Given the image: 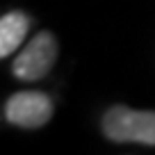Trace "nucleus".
<instances>
[{"label":"nucleus","instance_id":"4","mask_svg":"<svg viewBox=\"0 0 155 155\" xmlns=\"http://www.w3.org/2000/svg\"><path fill=\"white\" fill-rule=\"evenodd\" d=\"M30 18L23 12H9L0 18V57L12 55L28 37Z\"/></svg>","mask_w":155,"mask_h":155},{"label":"nucleus","instance_id":"2","mask_svg":"<svg viewBox=\"0 0 155 155\" xmlns=\"http://www.w3.org/2000/svg\"><path fill=\"white\" fill-rule=\"evenodd\" d=\"M57 59V41L50 32H39L28 41L14 59V75L18 80H39Z\"/></svg>","mask_w":155,"mask_h":155},{"label":"nucleus","instance_id":"3","mask_svg":"<svg viewBox=\"0 0 155 155\" xmlns=\"http://www.w3.org/2000/svg\"><path fill=\"white\" fill-rule=\"evenodd\" d=\"M7 121L21 128H39L53 116V101L41 91H18L5 105Z\"/></svg>","mask_w":155,"mask_h":155},{"label":"nucleus","instance_id":"1","mask_svg":"<svg viewBox=\"0 0 155 155\" xmlns=\"http://www.w3.org/2000/svg\"><path fill=\"white\" fill-rule=\"evenodd\" d=\"M103 132L114 141H139L155 146V112L116 105L103 119Z\"/></svg>","mask_w":155,"mask_h":155}]
</instances>
